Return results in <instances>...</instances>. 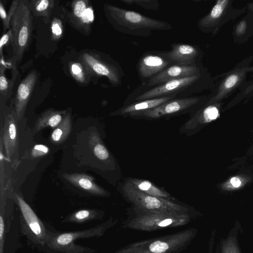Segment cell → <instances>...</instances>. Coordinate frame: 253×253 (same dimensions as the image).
I'll return each instance as SVG.
<instances>
[{"mask_svg":"<svg viewBox=\"0 0 253 253\" xmlns=\"http://www.w3.org/2000/svg\"><path fill=\"white\" fill-rule=\"evenodd\" d=\"M14 59L20 61L29 43L33 29V16L29 1L19 0L10 21Z\"/></svg>","mask_w":253,"mask_h":253,"instance_id":"1","label":"cell"},{"mask_svg":"<svg viewBox=\"0 0 253 253\" xmlns=\"http://www.w3.org/2000/svg\"><path fill=\"white\" fill-rule=\"evenodd\" d=\"M105 7L114 21L129 30H164L168 28L166 23L151 19L133 11L108 4L105 5Z\"/></svg>","mask_w":253,"mask_h":253,"instance_id":"2","label":"cell"},{"mask_svg":"<svg viewBox=\"0 0 253 253\" xmlns=\"http://www.w3.org/2000/svg\"><path fill=\"white\" fill-rule=\"evenodd\" d=\"M231 2L229 0H217L210 12L198 22L199 28L204 32L216 33L224 24L246 10L233 8Z\"/></svg>","mask_w":253,"mask_h":253,"instance_id":"3","label":"cell"},{"mask_svg":"<svg viewBox=\"0 0 253 253\" xmlns=\"http://www.w3.org/2000/svg\"><path fill=\"white\" fill-rule=\"evenodd\" d=\"M198 98H185L172 99L155 108L131 115L136 118L159 119L183 112L196 105Z\"/></svg>","mask_w":253,"mask_h":253,"instance_id":"4","label":"cell"},{"mask_svg":"<svg viewBox=\"0 0 253 253\" xmlns=\"http://www.w3.org/2000/svg\"><path fill=\"white\" fill-rule=\"evenodd\" d=\"M17 121L14 110H12L5 114L2 140L6 157L11 161L14 168H16L19 164L18 159L19 142Z\"/></svg>","mask_w":253,"mask_h":253,"instance_id":"5","label":"cell"},{"mask_svg":"<svg viewBox=\"0 0 253 253\" xmlns=\"http://www.w3.org/2000/svg\"><path fill=\"white\" fill-rule=\"evenodd\" d=\"M123 192L128 199L140 207L150 210L178 209V207L169 201L151 196L135 189L127 181L123 184Z\"/></svg>","mask_w":253,"mask_h":253,"instance_id":"6","label":"cell"},{"mask_svg":"<svg viewBox=\"0 0 253 253\" xmlns=\"http://www.w3.org/2000/svg\"><path fill=\"white\" fill-rule=\"evenodd\" d=\"M199 78V75L173 80L148 90L138 96L136 100L142 101L170 95L173 92L189 86Z\"/></svg>","mask_w":253,"mask_h":253,"instance_id":"7","label":"cell"},{"mask_svg":"<svg viewBox=\"0 0 253 253\" xmlns=\"http://www.w3.org/2000/svg\"><path fill=\"white\" fill-rule=\"evenodd\" d=\"M253 71V67L237 68L226 75L217 89L215 95L211 98L206 106L216 103L227 96L236 88L238 87L248 72Z\"/></svg>","mask_w":253,"mask_h":253,"instance_id":"8","label":"cell"},{"mask_svg":"<svg viewBox=\"0 0 253 253\" xmlns=\"http://www.w3.org/2000/svg\"><path fill=\"white\" fill-rule=\"evenodd\" d=\"M80 61L86 73L105 76L114 84L119 83V77L116 70L96 56L88 53H84L81 55Z\"/></svg>","mask_w":253,"mask_h":253,"instance_id":"9","label":"cell"},{"mask_svg":"<svg viewBox=\"0 0 253 253\" xmlns=\"http://www.w3.org/2000/svg\"><path fill=\"white\" fill-rule=\"evenodd\" d=\"M37 74L31 71L19 84L15 95L14 111L18 121L24 116L37 80Z\"/></svg>","mask_w":253,"mask_h":253,"instance_id":"10","label":"cell"},{"mask_svg":"<svg viewBox=\"0 0 253 253\" xmlns=\"http://www.w3.org/2000/svg\"><path fill=\"white\" fill-rule=\"evenodd\" d=\"M199 69L195 65H173L150 78L148 86L161 84L168 81L199 75Z\"/></svg>","mask_w":253,"mask_h":253,"instance_id":"11","label":"cell"},{"mask_svg":"<svg viewBox=\"0 0 253 253\" xmlns=\"http://www.w3.org/2000/svg\"><path fill=\"white\" fill-rule=\"evenodd\" d=\"M160 55L171 63L179 66H189L195 63L198 51L190 45L177 44L172 46L171 50L161 53Z\"/></svg>","mask_w":253,"mask_h":253,"instance_id":"12","label":"cell"},{"mask_svg":"<svg viewBox=\"0 0 253 253\" xmlns=\"http://www.w3.org/2000/svg\"><path fill=\"white\" fill-rule=\"evenodd\" d=\"M15 196L18 206L28 227L39 240H43L45 236V231L42 223L23 198L19 195H16Z\"/></svg>","mask_w":253,"mask_h":253,"instance_id":"13","label":"cell"},{"mask_svg":"<svg viewBox=\"0 0 253 253\" xmlns=\"http://www.w3.org/2000/svg\"><path fill=\"white\" fill-rule=\"evenodd\" d=\"M170 63L162 56L147 55L140 60L138 72L143 78H151L167 68Z\"/></svg>","mask_w":253,"mask_h":253,"instance_id":"14","label":"cell"},{"mask_svg":"<svg viewBox=\"0 0 253 253\" xmlns=\"http://www.w3.org/2000/svg\"><path fill=\"white\" fill-rule=\"evenodd\" d=\"M175 95H170L140 101L123 107L120 110L112 113L111 115L130 117L134 114L155 108L168 101L173 99Z\"/></svg>","mask_w":253,"mask_h":253,"instance_id":"15","label":"cell"},{"mask_svg":"<svg viewBox=\"0 0 253 253\" xmlns=\"http://www.w3.org/2000/svg\"><path fill=\"white\" fill-rule=\"evenodd\" d=\"M63 177L75 186L86 192L96 195L104 196L106 191L94 182L92 176L84 173H64Z\"/></svg>","mask_w":253,"mask_h":253,"instance_id":"16","label":"cell"},{"mask_svg":"<svg viewBox=\"0 0 253 253\" xmlns=\"http://www.w3.org/2000/svg\"><path fill=\"white\" fill-rule=\"evenodd\" d=\"M66 113L65 110L59 111L52 109L45 110L38 118L33 127V133L47 126L55 128L62 122Z\"/></svg>","mask_w":253,"mask_h":253,"instance_id":"17","label":"cell"},{"mask_svg":"<svg viewBox=\"0 0 253 253\" xmlns=\"http://www.w3.org/2000/svg\"><path fill=\"white\" fill-rule=\"evenodd\" d=\"M89 147L95 157L106 164H113L112 157L100 138L99 133L94 130L88 137Z\"/></svg>","mask_w":253,"mask_h":253,"instance_id":"18","label":"cell"},{"mask_svg":"<svg viewBox=\"0 0 253 253\" xmlns=\"http://www.w3.org/2000/svg\"><path fill=\"white\" fill-rule=\"evenodd\" d=\"M72 130L71 114L67 112L62 122L51 132L49 140L55 145L65 142L69 136Z\"/></svg>","mask_w":253,"mask_h":253,"instance_id":"19","label":"cell"},{"mask_svg":"<svg viewBox=\"0 0 253 253\" xmlns=\"http://www.w3.org/2000/svg\"><path fill=\"white\" fill-rule=\"evenodd\" d=\"M126 181L130 182L137 190L148 195L164 199L170 197L167 191L156 186L148 180L129 178Z\"/></svg>","mask_w":253,"mask_h":253,"instance_id":"20","label":"cell"},{"mask_svg":"<svg viewBox=\"0 0 253 253\" xmlns=\"http://www.w3.org/2000/svg\"><path fill=\"white\" fill-rule=\"evenodd\" d=\"M29 3L34 16L42 17L48 22L54 6L53 0H33L29 1Z\"/></svg>","mask_w":253,"mask_h":253,"instance_id":"21","label":"cell"},{"mask_svg":"<svg viewBox=\"0 0 253 253\" xmlns=\"http://www.w3.org/2000/svg\"><path fill=\"white\" fill-rule=\"evenodd\" d=\"M94 230L93 229L84 231L76 233H66L58 235L52 240V245L55 246H66L74 240L81 237H87L93 236L94 235Z\"/></svg>","mask_w":253,"mask_h":253,"instance_id":"22","label":"cell"},{"mask_svg":"<svg viewBox=\"0 0 253 253\" xmlns=\"http://www.w3.org/2000/svg\"><path fill=\"white\" fill-rule=\"evenodd\" d=\"M0 62V93L1 97L8 98L10 96L9 93L12 88L14 82L15 78L13 76L12 81H9L4 74L5 64Z\"/></svg>","mask_w":253,"mask_h":253,"instance_id":"23","label":"cell"},{"mask_svg":"<svg viewBox=\"0 0 253 253\" xmlns=\"http://www.w3.org/2000/svg\"><path fill=\"white\" fill-rule=\"evenodd\" d=\"M88 5V1L86 0H74L72 3V14L80 23H82Z\"/></svg>","mask_w":253,"mask_h":253,"instance_id":"24","label":"cell"},{"mask_svg":"<svg viewBox=\"0 0 253 253\" xmlns=\"http://www.w3.org/2000/svg\"><path fill=\"white\" fill-rule=\"evenodd\" d=\"M249 21V20L247 19V16H246V18L245 17L244 19L237 23L234 29L235 39L236 38L239 40H241V38H245V36H249L250 31L253 33V32L249 29V28L251 27Z\"/></svg>","mask_w":253,"mask_h":253,"instance_id":"25","label":"cell"},{"mask_svg":"<svg viewBox=\"0 0 253 253\" xmlns=\"http://www.w3.org/2000/svg\"><path fill=\"white\" fill-rule=\"evenodd\" d=\"M70 71L72 77L78 82L84 83L86 82L85 73L86 72L81 63H70Z\"/></svg>","mask_w":253,"mask_h":253,"instance_id":"26","label":"cell"},{"mask_svg":"<svg viewBox=\"0 0 253 253\" xmlns=\"http://www.w3.org/2000/svg\"><path fill=\"white\" fill-rule=\"evenodd\" d=\"M253 95V81L249 82L244 85L240 90V92L233 99L228 106H232L235 104L239 102L243 99L250 97Z\"/></svg>","mask_w":253,"mask_h":253,"instance_id":"27","label":"cell"},{"mask_svg":"<svg viewBox=\"0 0 253 253\" xmlns=\"http://www.w3.org/2000/svg\"><path fill=\"white\" fill-rule=\"evenodd\" d=\"M94 213L92 210H82L73 214L70 219L75 222H82L94 217Z\"/></svg>","mask_w":253,"mask_h":253,"instance_id":"28","label":"cell"},{"mask_svg":"<svg viewBox=\"0 0 253 253\" xmlns=\"http://www.w3.org/2000/svg\"><path fill=\"white\" fill-rule=\"evenodd\" d=\"M48 146L42 144L35 145L29 152V156L32 159H37L47 155L49 153Z\"/></svg>","mask_w":253,"mask_h":253,"instance_id":"29","label":"cell"},{"mask_svg":"<svg viewBox=\"0 0 253 253\" xmlns=\"http://www.w3.org/2000/svg\"><path fill=\"white\" fill-rule=\"evenodd\" d=\"M222 253H241L234 237H230L223 242Z\"/></svg>","mask_w":253,"mask_h":253,"instance_id":"30","label":"cell"},{"mask_svg":"<svg viewBox=\"0 0 253 253\" xmlns=\"http://www.w3.org/2000/svg\"><path fill=\"white\" fill-rule=\"evenodd\" d=\"M63 33V25L60 20L57 18H54L51 25V38L52 40L59 39Z\"/></svg>","mask_w":253,"mask_h":253,"instance_id":"31","label":"cell"},{"mask_svg":"<svg viewBox=\"0 0 253 253\" xmlns=\"http://www.w3.org/2000/svg\"><path fill=\"white\" fill-rule=\"evenodd\" d=\"M169 249L167 243L160 241H157L152 243L149 249L153 253H163Z\"/></svg>","mask_w":253,"mask_h":253,"instance_id":"32","label":"cell"},{"mask_svg":"<svg viewBox=\"0 0 253 253\" xmlns=\"http://www.w3.org/2000/svg\"><path fill=\"white\" fill-rule=\"evenodd\" d=\"M123 1L127 4H130H130L132 3H136V4H137L142 7L149 9H156L157 5L156 3L153 4V2H154L155 1L152 0H123Z\"/></svg>","mask_w":253,"mask_h":253,"instance_id":"33","label":"cell"},{"mask_svg":"<svg viewBox=\"0 0 253 253\" xmlns=\"http://www.w3.org/2000/svg\"><path fill=\"white\" fill-rule=\"evenodd\" d=\"M13 40L12 32L10 28L8 32L3 34L0 41V51L1 55L2 49L3 47L9 43H12Z\"/></svg>","mask_w":253,"mask_h":253,"instance_id":"34","label":"cell"},{"mask_svg":"<svg viewBox=\"0 0 253 253\" xmlns=\"http://www.w3.org/2000/svg\"><path fill=\"white\" fill-rule=\"evenodd\" d=\"M0 15L2 22L3 31H5L9 28L10 22L8 20L7 13L1 1H0Z\"/></svg>","mask_w":253,"mask_h":253,"instance_id":"35","label":"cell"},{"mask_svg":"<svg viewBox=\"0 0 253 253\" xmlns=\"http://www.w3.org/2000/svg\"><path fill=\"white\" fill-rule=\"evenodd\" d=\"M5 225L1 214L0 215V253H3L4 236Z\"/></svg>","mask_w":253,"mask_h":253,"instance_id":"36","label":"cell"},{"mask_svg":"<svg viewBox=\"0 0 253 253\" xmlns=\"http://www.w3.org/2000/svg\"><path fill=\"white\" fill-rule=\"evenodd\" d=\"M94 20L93 10L91 7H88L85 12L82 23L84 24H89Z\"/></svg>","mask_w":253,"mask_h":253,"instance_id":"37","label":"cell"},{"mask_svg":"<svg viewBox=\"0 0 253 253\" xmlns=\"http://www.w3.org/2000/svg\"><path fill=\"white\" fill-rule=\"evenodd\" d=\"M230 183L234 188L240 187L242 184V181L240 178L237 176H234L230 179Z\"/></svg>","mask_w":253,"mask_h":253,"instance_id":"38","label":"cell"},{"mask_svg":"<svg viewBox=\"0 0 253 253\" xmlns=\"http://www.w3.org/2000/svg\"><path fill=\"white\" fill-rule=\"evenodd\" d=\"M172 220L171 219H169V218L166 219L164 220L161 221L159 224V226H161V227L166 226H168V225L172 223Z\"/></svg>","mask_w":253,"mask_h":253,"instance_id":"39","label":"cell"},{"mask_svg":"<svg viewBox=\"0 0 253 253\" xmlns=\"http://www.w3.org/2000/svg\"><path fill=\"white\" fill-rule=\"evenodd\" d=\"M252 10V12H253V8H251Z\"/></svg>","mask_w":253,"mask_h":253,"instance_id":"40","label":"cell"}]
</instances>
